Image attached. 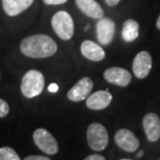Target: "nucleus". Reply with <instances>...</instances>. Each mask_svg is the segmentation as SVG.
<instances>
[{
    "mask_svg": "<svg viewBox=\"0 0 160 160\" xmlns=\"http://www.w3.org/2000/svg\"><path fill=\"white\" fill-rule=\"evenodd\" d=\"M20 50L27 57L46 58L56 53L57 45L46 34H34L22 40Z\"/></svg>",
    "mask_w": 160,
    "mask_h": 160,
    "instance_id": "f257e3e1",
    "label": "nucleus"
},
{
    "mask_svg": "<svg viewBox=\"0 0 160 160\" xmlns=\"http://www.w3.org/2000/svg\"><path fill=\"white\" fill-rule=\"evenodd\" d=\"M45 85L43 74L37 70H30L23 76L21 82V92L25 98H34L41 95Z\"/></svg>",
    "mask_w": 160,
    "mask_h": 160,
    "instance_id": "f03ea898",
    "label": "nucleus"
},
{
    "mask_svg": "<svg viewBox=\"0 0 160 160\" xmlns=\"http://www.w3.org/2000/svg\"><path fill=\"white\" fill-rule=\"evenodd\" d=\"M52 28L62 40H71L74 34V22L69 12L65 11L57 12L51 20Z\"/></svg>",
    "mask_w": 160,
    "mask_h": 160,
    "instance_id": "7ed1b4c3",
    "label": "nucleus"
},
{
    "mask_svg": "<svg viewBox=\"0 0 160 160\" xmlns=\"http://www.w3.org/2000/svg\"><path fill=\"white\" fill-rule=\"evenodd\" d=\"M88 146L94 151H103L108 145V133L103 125L100 123H92L86 131Z\"/></svg>",
    "mask_w": 160,
    "mask_h": 160,
    "instance_id": "20e7f679",
    "label": "nucleus"
},
{
    "mask_svg": "<svg viewBox=\"0 0 160 160\" xmlns=\"http://www.w3.org/2000/svg\"><path fill=\"white\" fill-rule=\"evenodd\" d=\"M33 142L41 151L47 155H54L58 152V143L49 131L39 128L33 133Z\"/></svg>",
    "mask_w": 160,
    "mask_h": 160,
    "instance_id": "39448f33",
    "label": "nucleus"
},
{
    "mask_svg": "<svg viewBox=\"0 0 160 160\" xmlns=\"http://www.w3.org/2000/svg\"><path fill=\"white\" fill-rule=\"evenodd\" d=\"M114 142L119 148L129 153L135 152L139 148V140L129 129H120L114 134Z\"/></svg>",
    "mask_w": 160,
    "mask_h": 160,
    "instance_id": "423d86ee",
    "label": "nucleus"
},
{
    "mask_svg": "<svg viewBox=\"0 0 160 160\" xmlns=\"http://www.w3.org/2000/svg\"><path fill=\"white\" fill-rule=\"evenodd\" d=\"M97 38L99 43L101 45H109L112 42L114 34H116V24L109 18H101L99 19L97 25Z\"/></svg>",
    "mask_w": 160,
    "mask_h": 160,
    "instance_id": "0eeeda50",
    "label": "nucleus"
},
{
    "mask_svg": "<svg viewBox=\"0 0 160 160\" xmlns=\"http://www.w3.org/2000/svg\"><path fill=\"white\" fill-rule=\"evenodd\" d=\"M94 83L92 80L89 77H83L70 89L67 94L69 100L74 101V102H79L86 99L91 94Z\"/></svg>",
    "mask_w": 160,
    "mask_h": 160,
    "instance_id": "6e6552de",
    "label": "nucleus"
},
{
    "mask_svg": "<svg viewBox=\"0 0 160 160\" xmlns=\"http://www.w3.org/2000/svg\"><path fill=\"white\" fill-rule=\"evenodd\" d=\"M152 69V56L147 51H142L136 54L135 58L133 60L132 70L134 75L137 78L143 79L149 75Z\"/></svg>",
    "mask_w": 160,
    "mask_h": 160,
    "instance_id": "1a4fd4ad",
    "label": "nucleus"
},
{
    "mask_svg": "<svg viewBox=\"0 0 160 160\" xmlns=\"http://www.w3.org/2000/svg\"><path fill=\"white\" fill-rule=\"evenodd\" d=\"M142 127L149 142H154L160 138V120L156 113H147L142 119Z\"/></svg>",
    "mask_w": 160,
    "mask_h": 160,
    "instance_id": "9d476101",
    "label": "nucleus"
},
{
    "mask_svg": "<svg viewBox=\"0 0 160 160\" xmlns=\"http://www.w3.org/2000/svg\"><path fill=\"white\" fill-rule=\"evenodd\" d=\"M104 78L109 83L121 86V88H125L131 82L132 76L127 70L119 68V67H112L104 72Z\"/></svg>",
    "mask_w": 160,
    "mask_h": 160,
    "instance_id": "9b49d317",
    "label": "nucleus"
},
{
    "mask_svg": "<svg viewBox=\"0 0 160 160\" xmlns=\"http://www.w3.org/2000/svg\"><path fill=\"white\" fill-rule=\"evenodd\" d=\"M112 100V95L108 91H98L86 98V106L92 110L105 109L109 106Z\"/></svg>",
    "mask_w": 160,
    "mask_h": 160,
    "instance_id": "f8f14e48",
    "label": "nucleus"
},
{
    "mask_svg": "<svg viewBox=\"0 0 160 160\" xmlns=\"http://www.w3.org/2000/svg\"><path fill=\"white\" fill-rule=\"evenodd\" d=\"M80 51L85 58L92 60V62H101L105 57L104 50L102 49L101 46H99L98 44H96L92 41L86 40L82 42Z\"/></svg>",
    "mask_w": 160,
    "mask_h": 160,
    "instance_id": "ddd939ff",
    "label": "nucleus"
},
{
    "mask_svg": "<svg viewBox=\"0 0 160 160\" xmlns=\"http://www.w3.org/2000/svg\"><path fill=\"white\" fill-rule=\"evenodd\" d=\"M76 5L83 14L92 19H101L104 17V11L96 0H75Z\"/></svg>",
    "mask_w": 160,
    "mask_h": 160,
    "instance_id": "4468645a",
    "label": "nucleus"
},
{
    "mask_svg": "<svg viewBox=\"0 0 160 160\" xmlns=\"http://www.w3.org/2000/svg\"><path fill=\"white\" fill-rule=\"evenodd\" d=\"M34 0H2V6L5 14L17 16L29 8Z\"/></svg>",
    "mask_w": 160,
    "mask_h": 160,
    "instance_id": "2eb2a0df",
    "label": "nucleus"
},
{
    "mask_svg": "<svg viewBox=\"0 0 160 160\" xmlns=\"http://www.w3.org/2000/svg\"><path fill=\"white\" fill-rule=\"evenodd\" d=\"M139 34V24L135 20L128 19L124 22L123 30H122V37L124 41L132 42L138 38Z\"/></svg>",
    "mask_w": 160,
    "mask_h": 160,
    "instance_id": "dca6fc26",
    "label": "nucleus"
},
{
    "mask_svg": "<svg viewBox=\"0 0 160 160\" xmlns=\"http://www.w3.org/2000/svg\"><path fill=\"white\" fill-rule=\"evenodd\" d=\"M0 160H20V157L9 147H2L0 149Z\"/></svg>",
    "mask_w": 160,
    "mask_h": 160,
    "instance_id": "f3484780",
    "label": "nucleus"
},
{
    "mask_svg": "<svg viewBox=\"0 0 160 160\" xmlns=\"http://www.w3.org/2000/svg\"><path fill=\"white\" fill-rule=\"evenodd\" d=\"M9 112V106L4 100L0 99V118H4Z\"/></svg>",
    "mask_w": 160,
    "mask_h": 160,
    "instance_id": "a211bd4d",
    "label": "nucleus"
},
{
    "mask_svg": "<svg viewBox=\"0 0 160 160\" xmlns=\"http://www.w3.org/2000/svg\"><path fill=\"white\" fill-rule=\"evenodd\" d=\"M68 0H44V3L47 5H58V4H63Z\"/></svg>",
    "mask_w": 160,
    "mask_h": 160,
    "instance_id": "6ab92c4d",
    "label": "nucleus"
},
{
    "mask_svg": "<svg viewBox=\"0 0 160 160\" xmlns=\"http://www.w3.org/2000/svg\"><path fill=\"white\" fill-rule=\"evenodd\" d=\"M25 160H50L49 157L47 156H40V155H31V156H27Z\"/></svg>",
    "mask_w": 160,
    "mask_h": 160,
    "instance_id": "aec40b11",
    "label": "nucleus"
},
{
    "mask_svg": "<svg viewBox=\"0 0 160 160\" xmlns=\"http://www.w3.org/2000/svg\"><path fill=\"white\" fill-rule=\"evenodd\" d=\"M85 160H105V157L99 154H94V155H89L88 157H85Z\"/></svg>",
    "mask_w": 160,
    "mask_h": 160,
    "instance_id": "412c9836",
    "label": "nucleus"
},
{
    "mask_svg": "<svg viewBox=\"0 0 160 160\" xmlns=\"http://www.w3.org/2000/svg\"><path fill=\"white\" fill-rule=\"evenodd\" d=\"M48 89H49L50 92H56L58 91V85H57L56 83H51L49 85V88H48Z\"/></svg>",
    "mask_w": 160,
    "mask_h": 160,
    "instance_id": "4be33fe9",
    "label": "nucleus"
},
{
    "mask_svg": "<svg viewBox=\"0 0 160 160\" xmlns=\"http://www.w3.org/2000/svg\"><path fill=\"white\" fill-rule=\"evenodd\" d=\"M120 1H121V0H105L106 4L109 5V6H116Z\"/></svg>",
    "mask_w": 160,
    "mask_h": 160,
    "instance_id": "5701e85b",
    "label": "nucleus"
},
{
    "mask_svg": "<svg viewBox=\"0 0 160 160\" xmlns=\"http://www.w3.org/2000/svg\"><path fill=\"white\" fill-rule=\"evenodd\" d=\"M156 26H157V28L160 30V15H159V17L157 19V22H156Z\"/></svg>",
    "mask_w": 160,
    "mask_h": 160,
    "instance_id": "b1692460",
    "label": "nucleus"
},
{
    "mask_svg": "<svg viewBox=\"0 0 160 160\" xmlns=\"http://www.w3.org/2000/svg\"><path fill=\"white\" fill-rule=\"evenodd\" d=\"M143 154H145V152H143V151H139L138 153H137V158H140V157H142V156H143Z\"/></svg>",
    "mask_w": 160,
    "mask_h": 160,
    "instance_id": "393cba45",
    "label": "nucleus"
}]
</instances>
